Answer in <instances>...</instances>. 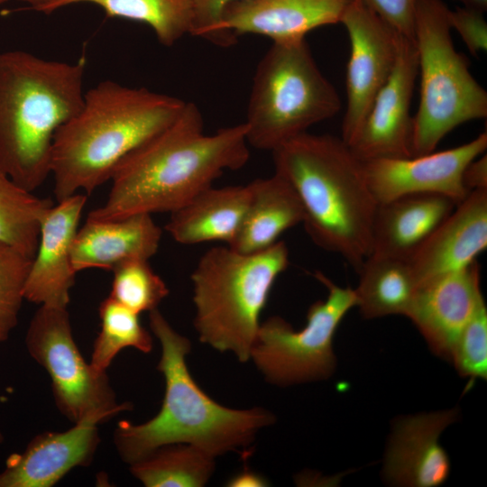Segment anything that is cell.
Listing matches in <instances>:
<instances>
[{"instance_id":"7c38bea8","label":"cell","mask_w":487,"mask_h":487,"mask_svg":"<svg viewBox=\"0 0 487 487\" xmlns=\"http://www.w3.org/2000/svg\"><path fill=\"white\" fill-rule=\"evenodd\" d=\"M486 132L460 146L427 154L364 161L369 187L379 203L419 193L439 194L456 205L470 193L463 183L465 167L485 152Z\"/></svg>"},{"instance_id":"6da1fadb","label":"cell","mask_w":487,"mask_h":487,"mask_svg":"<svg viewBox=\"0 0 487 487\" xmlns=\"http://www.w3.org/2000/svg\"><path fill=\"white\" fill-rule=\"evenodd\" d=\"M250 157L244 123L204 133L198 106L186 102L178 117L115 167L106 203L87 219L117 220L134 214L172 213Z\"/></svg>"},{"instance_id":"277c9868","label":"cell","mask_w":487,"mask_h":487,"mask_svg":"<svg viewBox=\"0 0 487 487\" xmlns=\"http://www.w3.org/2000/svg\"><path fill=\"white\" fill-rule=\"evenodd\" d=\"M149 324L161 346L157 369L165 379V395L152 419L117 425L113 439L124 462L131 464L171 444L190 445L216 457L247 447L259 430L274 422L272 413L264 409H233L212 400L187 367L189 340L175 331L158 308L149 312Z\"/></svg>"},{"instance_id":"9a60e30c","label":"cell","mask_w":487,"mask_h":487,"mask_svg":"<svg viewBox=\"0 0 487 487\" xmlns=\"http://www.w3.org/2000/svg\"><path fill=\"white\" fill-rule=\"evenodd\" d=\"M484 302L477 261L419 283L407 314L431 350L447 361L463 330Z\"/></svg>"},{"instance_id":"ab89813d","label":"cell","mask_w":487,"mask_h":487,"mask_svg":"<svg viewBox=\"0 0 487 487\" xmlns=\"http://www.w3.org/2000/svg\"><path fill=\"white\" fill-rule=\"evenodd\" d=\"M7 0H0V5L4 4L5 2H6Z\"/></svg>"},{"instance_id":"83f0119b","label":"cell","mask_w":487,"mask_h":487,"mask_svg":"<svg viewBox=\"0 0 487 487\" xmlns=\"http://www.w3.org/2000/svg\"><path fill=\"white\" fill-rule=\"evenodd\" d=\"M101 330L97 335L90 360L97 371L106 372L116 354L133 347L144 354L152 349V337L141 325L137 313L110 297L99 306Z\"/></svg>"},{"instance_id":"1f68e13d","label":"cell","mask_w":487,"mask_h":487,"mask_svg":"<svg viewBox=\"0 0 487 487\" xmlns=\"http://www.w3.org/2000/svg\"><path fill=\"white\" fill-rule=\"evenodd\" d=\"M482 11L461 6L450 10L451 30H455L472 55L477 56L487 50V22Z\"/></svg>"},{"instance_id":"74e56055","label":"cell","mask_w":487,"mask_h":487,"mask_svg":"<svg viewBox=\"0 0 487 487\" xmlns=\"http://www.w3.org/2000/svg\"><path fill=\"white\" fill-rule=\"evenodd\" d=\"M460 2L463 6L475 8L485 12L487 9V0H455Z\"/></svg>"},{"instance_id":"3957f363","label":"cell","mask_w":487,"mask_h":487,"mask_svg":"<svg viewBox=\"0 0 487 487\" xmlns=\"http://www.w3.org/2000/svg\"><path fill=\"white\" fill-rule=\"evenodd\" d=\"M186 102L145 87L105 80L85 92L79 111L55 133L51 175L57 201L91 194L118 163L170 125Z\"/></svg>"},{"instance_id":"7a4b0ae2","label":"cell","mask_w":487,"mask_h":487,"mask_svg":"<svg viewBox=\"0 0 487 487\" xmlns=\"http://www.w3.org/2000/svg\"><path fill=\"white\" fill-rule=\"evenodd\" d=\"M271 152L275 173L300 201L310 239L357 271L372 253L378 207L363 161L341 137L308 132Z\"/></svg>"},{"instance_id":"836d02e7","label":"cell","mask_w":487,"mask_h":487,"mask_svg":"<svg viewBox=\"0 0 487 487\" xmlns=\"http://www.w3.org/2000/svg\"><path fill=\"white\" fill-rule=\"evenodd\" d=\"M234 0H194V23L191 35L216 43V26L228 3Z\"/></svg>"},{"instance_id":"7402d4cb","label":"cell","mask_w":487,"mask_h":487,"mask_svg":"<svg viewBox=\"0 0 487 487\" xmlns=\"http://www.w3.org/2000/svg\"><path fill=\"white\" fill-rule=\"evenodd\" d=\"M251 196L250 183L223 188L211 186L170 213L165 229L182 244L215 241L229 246L240 230Z\"/></svg>"},{"instance_id":"30bf717a","label":"cell","mask_w":487,"mask_h":487,"mask_svg":"<svg viewBox=\"0 0 487 487\" xmlns=\"http://www.w3.org/2000/svg\"><path fill=\"white\" fill-rule=\"evenodd\" d=\"M24 341L31 357L50 375L55 405L70 422L99 424L133 409L129 402H117L106 372L82 356L68 308L40 306Z\"/></svg>"},{"instance_id":"52a82bcc","label":"cell","mask_w":487,"mask_h":487,"mask_svg":"<svg viewBox=\"0 0 487 487\" xmlns=\"http://www.w3.org/2000/svg\"><path fill=\"white\" fill-rule=\"evenodd\" d=\"M450 9L443 0H417L414 41L420 99L413 115L411 154L432 152L460 124L487 116V92L455 48Z\"/></svg>"},{"instance_id":"f35d334b","label":"cell","mask_w":487,"mask_h":487,"mask_svg":"<svg viewBox=\"0 0 487 487\" xmlns=\"http://www.w3.org/2000/svg\"><path fill=\"white\" fill-rule=\"evenodd\" d=\"M3 441H4V436L2 432L0 431V443H2Z\"/></svg>"},{"instance_id":"f1b7e54d","label":"cell","mask_w":487,"mask_h":487,"mask_svg":"<svg viewBox=\"0 0 487 487\" xmlns=\"http://www.w3.org/2000/svg\"><path fill=\"white\" fill-rule=\"evenodd\" d=\"M112 271L114 278L108 297L137 314L157 308L169 294L167 285L148 260L125 261Z\"/></svg>"},{"instance_id":"8992f818","label":"cell","mask_w":487,"mask_h":487,"mask_svg":"<svg viewBox=\"0 0 487 487\" xmlns=\"http://www.w3.org/2000/svg\"><path fill=\"white\" fill-rule=\"evenodd\" d=\"M289 263L283 241L253 253L229 246L207 250L191 274L199 340L247 362L270 291Z\"/></svg>"},{"instance_id":"ba28073f","label":"cell","mask_w":487,"mask_h":487,"mask_svg":"<svg viewBox=\"0 0 487 487\" xmlns=\"http://www.w3.org/2000/svg\"><path fill=\"white\" fill-rule=\"evenodd\" d=\"M340 109V97L305 38L272 42L253 79L244 122L248 144L272 152Z\"/></svg>"},{"instance_id":"f546056e","label":"cell","mask_w":487,"mask_h":487,"mask_svg":"<svg viewBox=\"0 0 487 487\" xmlns=\"http://www.w3.org/2000/svg\"><path fill=\"white\" fill-rule=\"evenodd\" d=\"M32 259L0 241V343L18 324Z\"/></svg>"},{"instance_id":"8fae6325","label":"cell","mask_w":487,"mask_h":487,"mask_svg":"<svg viewBox=\"0 0 487 487\" xmlns=\"http://www.w3.org/2000/svg\"><path fill=\"white\" fill-rule=\"evenodd\" d=\"M349 36L346 109L341 138L350 145L377 93L391 76L398 56V33L363 0H354L341 22Z\"/></svg>"},{"instance_id":"4316f807","label":"cell","mask_w":487,"mask_h":487,"mask_svg":"<svg viewBox=\"0 0 487 487\" xmlns=\"http://www.w3.org/2000/svg\"><path fill=\"white\" fill-rule=\"evenodd\" d=\"M53 206L17 185L0 168V241L32 259L39 243L41 223Z\"/></svg>"},{"instance_id":"5bb4252c","label":"cell","mask_w":487,"mask_h":487,"mask_svg":"<svg viewBox=\"0 0 487 487\" xmlns=\"http://www.w3.org/2000/svg\"><path fill=\"white\" fill-rule=\"evenodd\" d=\"M354 0H234L223 8L216 26V45L229 47L243 34L272 42L303 39L310 31L341 22Z\"/></svg>"},{"instance_id":"603a6c76","label":"cell","mask_w":487,"mask_h":487,"mask_svg":"<svg viewBox=\"0 0 487 487\" xmlns=\"http://www.w3.org/2000/svg\"><path fill=\"white\" fill-rule=\"evenodd\" d=\"M252 196L240 230L229 245L242 253L263 251L286 230L302 224L300 201L287 180L274 173L250 182Z\"/></svg>"},{"instance_id":"4dcf8cb0","label":"cell","mask_w":487,"mask_h":487,"mask_svg":"<svg viewBox=\"0 0 487 487\" xmlns=\"http://www.w3.org/2000/svg\"><path fill=\"white\" fill-rule=\"evenodd\" d=\"M461 376L486 379L487 309L483 302L460 335L451 355Z\"/></svg>"},{"instance_id":"ac0fdd59","label":"cell","mask_w":487,"mask_h":487,"mask_svg":"<svg viewBox=\"0 0 487 487\" xmlns=\"http://www.w3.org/2000/svg\"><path fill=\"white\" fill-rule=\"evenodd\" d=\"M97 425L84 421L36 435L23 453L8 456L0 487H51L73 468L89 465L100 443Z\"/></svg>"},{"instance_id":"9c48e42d","label":"cell","mask_w":487,"mask_h":487,"mask_svg":"<svg viewBox=\"0 0 487 487\" xmlns=\"http://www.w3.org/2000/svg\"><path fill=\"white\" fill-rule=\"evenodd\" d=\"M314 276L327 289V297L309 307L301 330H294L278 316L259 326L250 358L271 383L288 386L319 381L335 371L334 335L345 315L356 307V296L354 289L335 284L320 271Z\"/></svg>"},{"instance_id":"8d00e7d4","label":"cell","mask_w":487,"mask_h":487,"mask_svg":"<svg viewBox=\"0 0 487 487\" xmlns=\"http://www.w3.org/2000/svg\"><path fill=\"white\" fill-rule=\"evenodd\" d=\"M27 3L35 11L50 14L54 11L56 4L60 0H19Z\"/></svg>"},{"instance_id":"4fadbf2b","label":"cell","mask_w":487,"mask_h":487,"mask_svg":"<svg viewBox=\"0 0 487 487\" xmlns=\"http://www.w3.org/2000/svg\"><path fill=\"white\" fill-rule=\"evenodd\" d=\"M418 75L414 39L400 35L394 69L349 145L360 160L412 156L410 106Z\"/></svg>"},{"instance_id":"e0dca14e","label":"cell","mask_w":487,"mask_h":487,"mask_svg":"<svg viewBox=\"0 0 487 487\" xmlns=\"http://www.w3.org/2000/svg\"><path fill=\"white\" fill-rule=\"evenodd\" d=\"M87 201L74 194L52 206L43 216L36 253L24 287V299L54 308H66L77 272L70 250Z\"/></svg>"},{"instance_id":"d590c367","label":"cell","mask_w":487,"mask_h":487,"mask_svg":"<svg viewBox=\"0 0 487 487\" xmlns=\"http://www.w3.org/2000/svg\"><path fill=\"white\" fill-rule=\"evenodd\" d=\"M266 483L262 476L252 471L244 470L231 478L227 485L231 487H260L267 485Z\"/></svg>"},{"instance_id":"5b68a950","label":"cell","mask_w":487,"mask_h":487,"mask_svg":"<svg viewBox=\"0 0 487 487\" xmlns=\"http://www.w3.org/2000/svg\"><path fill=\"white\" fill-rule=\"evenodd\" d=\"M85 70L84 59L0 53V168L28 191L51 175L55 133L83 105Z\"/></svg>"},{"instance_id":"484cf974","label":"cell","mask_w":487,"mask_h":487,"mask_svg":"<svg viewBox=\"0 0 487 487\" xmlns=\"http://www.w3.org/2000/svg\"><path fill=\"white\" fill-rule=\"evenodd\" d=\"M215 469V457L187 444L162 446L130 464L146 487H200Z\"/></svg>"},{"instance_id":"d6986e66","label":"cell","mask_w":487,"mask_h":487,"mask_svg":"<svg viewBox=\"0 0 487 487\" xmlns=\"http://www.w3.org/2000/svg\"><path fill=\"white\" fill-rule=\"evenodd\" d=\"M487 247V189L471 191L409 260L418 285L458 271Z\"/></svg>"},{"instance_id":"d6a6232c","label":"cell","mask_w":487,"mask_h":487,"mask_svg":"<svg viewBox=\"0 0 487 487\" xmlns=\"http://www.w3.org/2000/svg\"><path fill=\"white\" fill-rule=\"evenodd\" d=\"M398 33L414 39L417 0H363Z\"/></svg>"},{"instance_id":"cb8c5ba5","label":"cell","mask_w":487,"mask_h":487,"mask_svg":"<svg viewBox=\"0 0 487 487\" xmlns=\"http://www.w3.org/2000/svg\"><path fill=\"white\" fill-rule=\"evenodd\" d=\"M356 271V307L364 318L407 316L418 287L409 261L371 253Z\"/></svg>"},{"instance_id":"e575fe53","label":"cell","mask_w":487,"mask_h":487,"mask_svg":"<svg viewBox=\"0 0 487 487\" xmlns=\"http://www.w3.org/2000/svg\"><path fill=\"white\" fill-rule=\"evenodd\" d=\"M463 183L469 192L476 189H487V156L485 152L465 167L463 173Z\"/></svg>"},{"instance_id":"ffe728a7","label":"cell","mask_w":487,"mask_h":487,"mask_svg":"<svg viewBox=\"0 0 487 487\" xmlns=\"http://www.w3.org/2000/svg\"><path fill=\"white\" fill-rule=\"evenodd\" d=\"M161 229L150 214H134L111 221L86 220L70 250L74 271L113 270L129 260H148L159 248Z\"/></svg>"},{"instance_id":"d4e9b609","label":"cell","mask_w":487,"mask_h":487,"mask_svg":"<svg viewBox=\"0 0 487 487\" xmlns=\"http://www.w3.org/2000/svg\"><path fill=\"white\" fill-rule=\"evenodd\" d=\"M74 4H92L107 17L142 23L166 47L191 34L194 23V0H60L54 11Z\"/></svg>"},{"instance_id":"2e32d148","label":"cell","mask_w":487,"mask_h":487,"mask_svg":"<svg viewBox=\"0 0 487 487\" xmlns=\"http://www.w3.org/2000/svg\"><path fill=\"white\" fill-rule=\"evenodd\" d=\"M457 417V409H452L397 419L386 449L383 478L397 486L443 484L449 476L450 461L439 436Z\"/></svg>"},{"instance_id":"44dd1931","label":"cell","mask_w":487,"mask_h":487,"mask_svg":"<svg viewBox=\"0 0 487 487\" xmlns=\"http://www.w3.org/2000/svg\"><path fill=\"white\" fill-rule=\"evenodd\" d=\"M455 206L451 198L431 193L404 195L379 203L371 253L409 261Z\"/></svg>"}]
</instances>
